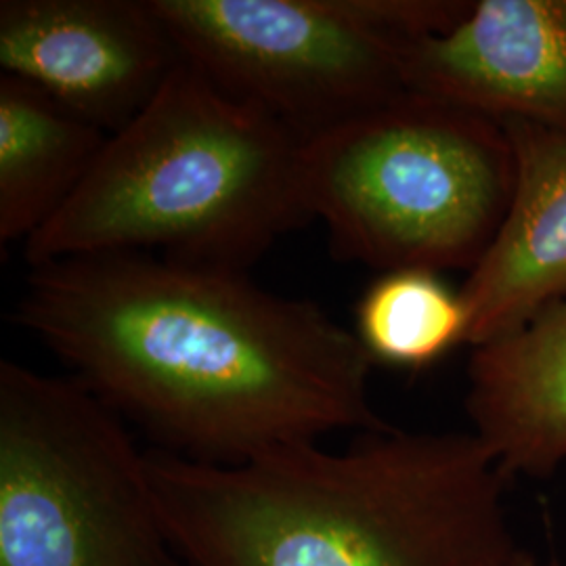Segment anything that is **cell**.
Here are the masks:
<instances>
[{
    "label": "cell",
    "mask_w": 566,
    "mask_h": 566,
    "mask_svg": "<svg viewBox=\"0 0 566 566\" xmlns=\"http://www.w3.org/2000/svg\"><path fill=\"white\" fill-rule=\"evenodd\" d=\"M472 0H151L182 60L303 142L401 97L411 44Z\"/></svg>",
    "instance_id": "6"
},
{
    "label": "cell",
    "mask_w": 566,
    "mask_h": 566,
    "mask_svg": "<svg viewBox=\"0 0 566 566\" xmlns=\"http://www.w3.org/2000/svg\"><path fill=\"white\" fill-rule=\"evenodd\" d=\"M405 82L493 120L566 133V0H472L449 32L409 46Z\"/></svg>",
    "instance_id": "8"
},
{
    "label": "cell",
    "mask_w": 566,
    "mask_h": 566,
    "mask_svg": "<svg viewBox=\"0 0 566 566\" xmlns=\"http://www.w3.org/2000/svg\"><path fill=\"white\" fill-rule=\"evenodd\" d=\"M353 332L374 365L426 369L470 343V308L437 271H385L359 298Z\"/></svg>",
    "instance_id": "12"
},
{
    "label": "cell",
    "mask_w": 566,
    "mask_h": 566,
    "mask_svg": "<svg viewBox=\"0 0 566 566\" xmlns=\"http://www.w3.org/2000/svg\"><path fill=\"white\" fill-rule=\"evenodd\" d=\"M147 468L189 566H507L526 552L510 481L472 432H365L343 453L280 447L240 464L163 449Z\"/></svg>",
    "instance_id": "2"
},
{
    "label": "cell",
    "mask_w": 566,
    "mask_h": 566,
    "mask_svg": "<svg viewBox=\"0 0 566 566\" xmlns=\"http://www.w3.org/2000/svg\"><path fill=\"white\" fill-rule=\"evenodd\" d=\"M502 124L514 154V191L495 240L460 287L472 348L566 303V133Z\"/></svg>",
    "instance_id": "9"
},
{
    "label": "cell",
    "mask_w": 566,
    "mask_h": 566,
    "mask_svg": "<svg viewBox=\"0 0 566 566\" xmlns=\"http://www.w3.org/2000/svg\"><path fill=\"white\" fill-rule=\"evenodd\" d=\"M465 413L507 481L566 468V303L474 346Z\"/></svg>",
    "instance_id": "10"
},
{
    "label": "cell",
    "mask_w": 566,
    "mask_h": 566,
    "mask_svg": "<svg viewBox=\"0 0 566 566\" xmlns=\"http://www.w3.org/2000/svg\"><path fill=\"white\" fill-rule=\"evenodd\" d=\"M507 566H537L535 565V558L531 556V552L526 549L525 554L523 556H518L514 563H510Z\"/></svg>",
    "instance_id": "13"
},
{
    "label": "cell",
    "mask_w": 566,
    "mask_h": 566,
    "mask_svg": "<svg viewBox=\"0 0 566 566\" xmlns=\"http://www.w3.org/2000/svg\"><path fill=\"white\" fill-rule=\"evenodd\" d=\"M0 566H189L147 453L76 378L0 361Z\"/></svg>",
    "instance_id": "5"
},
{
    "label": "cell",
    "mask_w": 566,
    "mask_h": 566,
    "mask_svg": "<svg viewBox=\"0 0 566 566\" xmlns=\"http://www.w3.org/2000/svg\"><path fill=\"white\" fill-rule=\"evenodd\" d=\"M13 319L187 460L240 464L338 430L390 428L355 332L245 271L133 252L61 259L32 266Z\"/></svg>",
    "instance_id": "1"
},
{
    "label": "cell",
    "mask_w": 566,
    "mask_h": 566,
    "mask_svg": "<svg viewBox=\"0 0 566 566\" xmlns=\"http://www.w3.org/2000/svg\"><path fill=\"white\" fill-rule=\"evenodd\" d=\"M107 133L0 74V242H28L93 170Z\"/></svg>",
    "instance_id": "11"
},
{
    "label": "cell",
    "mask_w": 566,
    "mask_h": 566,
    "mask_svg": "<svg viewBox=\"0 0 566 566\" xmlns=\"http://www.w3.org/2000/svg\"><path fill=\"white\" fill-rule=\"evenodd\" d=\"M151 0H2V74L36 86L107 135L181 63Z\"/></svg>",
    "instance_id": "7"
},
{
    "label": "cell",
    "mask_w": 566,
    "mask_h": 566,
    "mask_svg": "<svg viewBox=\"0 0 566 566\" xmlns=\"http://www.w3.org/2000/svg\"><path fill=\"white\" fill-rule=\"evenodd\" d=\"M304 200L332 252L378 273H468L514 191L502 122L405 93L303 145Z\"/></svg>",
    "instance_id": "4"
},
{
    "label": "cell",
    "mask_w": 566,
    "mask_h": 566,
    "mask_svg": "<svg viewBox=\"0 0 566 566\" xmlns=\"http://www.w3.org/2000/svg\"><path fill=\"white\" fill-rule=\"evenodd\" d=\"M304 142L181 60L118 133L81 189L23 243L30 266L91 254H154L248 271L311 221Z\"/></svg>",
    "instance_id": "3"
}]
</instances>
